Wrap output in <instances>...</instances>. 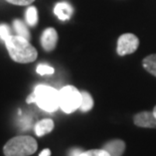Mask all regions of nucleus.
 Listing matches in <instances>:
<instances>
[{
	"label": "nucleus",
	"instance_id": "obj_6",
	"mask_svg": "<svg viewBox=\"0 0 156 156\" xmlns=\"http://www.w3.org/2000/svg\"><path fill=\"white\" fill-rule=\"evenodd\" d=\"M133 120L134 124L138 127L156 129V117L153 112H140L134 116Z\"/></svg>",
	"mask_w": 156,
	"mask_h": 156
},
{
	"label": "nucleus",
	"instance_id": "obj_9",
	"mask_svg": "<svg viewBox=\"0 0 156 156\" xmlns=\"http://www.w3.org/2000/svg\"><path fill=\"white\" fill-rule=\"evenodd\" d=\"M54 12L58 19L65 21L71 18L74 10H73L72 6L68 2H59L55 6Z\"/></svg>",
	"mask_w": 156,
	"mask_h": 156
},
{
	"label": "nucleus",
	"instance_id": "obj_20",
	"mask_svg": "<svg viewBox=\"0 0 156 156\" xmlns=\"http://www.w3.org/2000/svg\"><path fill=\"white\" fill-rule=\"evenodd\" d=\"M39 156H51V150L49 149H44V150H42L41 152V154H39Z\"/></svg>",
	"mask_w": 156,
	"mask_h": 156
},
{
	"label": "nucleus",
	"instance_id": "obj_21",
	"mask_svg": "<svg viewBox=\"0 0 156 156\" xmlns=\"http://www.w3.org/2000/svg\"><path fill=\"white\" fill-rule=\"evenodd\" d=\"M153 113H154V115H155V117H156V106H155L154 109H153Z\"/></svg>",
	"mask_w": 156,
	"mask_h": 156
},
{
	"label": "nucleus",
	"instance_id": "obj_1",
	"mask_svg": "<svg viewBox=\"0 0 156 156\" xmlns=\"http://www.w3.org/2000/svg\"><path fill=\"white\" fill-rule=\"evenodd\" d=\"M10 58L19 64H29L37 58V51L28 39L19 35H10L4 41Z\"/></svg>",
	"mask_w": 156,
	"mask_h": 156
},
{
	"label": "nucleus",
	"instance_id": "obj_17",
	"mask_svg": "<svg viewBox=\"0 0 156 156\" xmlns=\"http://www.w3.org/2000/svg\"><path fill=\"white\" fill-rule=\"evenodd\" d=\"M10 35L11 34H10V28H9V26L6 24H0V38L4 41L5 39L9 37Z\"/></svg>",
	"mask_w": 156,
	"mask_h": 156
},
{
	"label": "nucleus",
	"instance_id": "obj_16",
	"mask_svg": "<svg viewBox=\"0 0 156 156\" xmlns=\"http://www.w3.org/2000/svg\"><path fill=\"white\" fill-rule=\"evenodd\" d=\"M36 72L37 74L44 76V75H52L55 73L54 68L49 67V66L46 65H38L37 68H36Z\"/></svg>",
	"mask_w": 156,
	"mask_h": 156
},
{
	"label": "nucleus",
	"instance_id": "obj_15",
	"mask_svg": "<svg viewBox=\"0 0 156 156\" xmlns=\"http://www.w3.org/2000/svg\"><path fill=\"white\" fill-rule=\"evenodd\" d=\"M80 156H110L104 149H93L86 152H82Z\"/></svg>",
	"mask_w": 156,
	"mask_h": 156
},
{
	"label": "nucleus",
	"instance_id": "obj_3",
	"mask_svg": "<svg viewBox=\"0 0 156 156\" xmlns=\"http://www.w3.org/2000/svg\"><path fill=\"white\" fill-rule=\"evenodd\" d=\"M37 150V142L31 136H15L3 147L5 156H29Z\"/></svg>",
	"mask_w": 156,
	"mask_h": 156
},
{
	"label": "nucleus",
	"instance_id": "obj_4",
	"mask_svg": "<svg viewBox=\"0 0 156 156\" xmlns=\"http://www.w3.org/2000/svg\"><path fill=\"white\" fill-rule=\"evenodd\" d=\"M82 93L74 86H66L59 91V108L67 114L80 109Z\"/></svg>",
	"mask_w": 156,
	"mask_h": 156
},
{
	"label": "nucleus",
	"instance_id": "obj_14",
	"mask_svg": "<svg viewBox=\"0 0 156 156\" xmlns=\"http://www.w3.org/2000/svg\"><path fill=\"white\" fill-rule=\"evenodd\" d=\"M37 10L34 6H30L28 7V9L26 10V21L29 25L34 26L37 23Z\"/></svg>",
	"mask_w": 156,
	"mask_h": 156
},
{
	"label": "nucleus",
	"instance_id": "obj_12",
	"mask_svg": "<svg viewBox=\"0 0 156 156\" xmlns=\"http://www.w3.org/2000/svg\"><path fill=\"white\" fill-rule=\"evenodd\" d=\"M13 27H14V30L16 31L17 35L28 39V41L30 39V34H29L28 28L26 27V25L21 20L15 19V20L13 21Z\"/></svg>",
	"mask_w": 156,
	"mask_h": 156
},
{
	"label": "nucleus",
	"instance_id": "obj_10",
	"mask_svg": "<svg viewBox=\"0 0 156 156\" xmlns=\"http://www.w3.org/2000/svg\"><path fill=\"white\" fill-rule=\"evenodd\" d=\"M54 127L55 124L51 119H44V120H41L36 123L34 126V131L35 134L41 137V136H44L51 132Z\"/></svg>",
	"mask_w": 156,
	"mask_h": 156
},
{
	"label": "nucleus",
	"instance_id": "obj_2",
	"mask_svg": "<svg viewBox=\"0 0 156 156\" xmlns=\"http://www.w3.org/2000/svg\"><path fill=\"white\" fill-rule=\"evenodd\" d=\"M28 104L35 103L46 112H55L59 107V92L45 85H38L26 99Z\"/></svg>",
	"mask_w": 156,
	"mask_h": 156
},
{
	"label": "nucleus",
	"instance_id": "obj_11",
	"mask_svg": "<svg viewBox=\"0 0 156 156\" xmlns=\"http://www.w3.org/2000/svg\"><path fill=\"white\" fill-rule=\"evenodd\" d=\"M142 65L149 74L156 77V55H147L142 62Z\"/></svg>",
	"mask_w": 156,
	"mask_h": 156
},
{
	"label": "nucleus",
	"instance_id": "obj_18",
	"mask_svg": "<svg viewBox=\"0 0 156 156\" xmlns=\"http://www.w3.org/2000/svg\"><path fill=\"white\" fill-rule=\"evenodd\" d=\"M7 2L11 3V4L14 5H20V6H26L31 4L34 0H6Z\"/></svg>",
	"mask_w": 156,
	"mask_h": 156
},
{
	"label": "nucleus",
	"instance_id": "obj_5",
	"mask_svg": "<svg viewBox=\"0 0 156 156\" xmlns=\"http://www.w3.org/2000/svg\"><path fill=\"white\" fill-rule=\"evenodd\" d=\"M139 39L133 34H125L121 35L117 42V52L119 55H127L138 48Z\"/></svg>",
	"mask_w": 156,
	"mask_h": 156
},
{
	"label": "nucleus",
	"instance_id": "obj_8",
	"mask_svg": "<svg viewBox=\"0 0 156 156\" xmlns=\"http://www.w3.org/2000/svg\"><path fill=\"white\" fill-rule=\"evenodd\" d=\"M125 142L120 140V139H115V140L109 141L103 147V149L107 151L110 156H122V154L125 151Z\"/></svg>",
	"mask_w": 156,
	"mask_h": 156
},
{
	"label": "nucleus",
	"instance_id": "obj_7",
	"mask_svg": "<svg viewBox=\"0 0 156 156\" xmlns=\"http://www.w3.org/2000/svg\"><path fill=\"white\" fill-rule=\"evenodd\" d=\"M58 32L55 28L48 27L44 30L41 34V45L45 51H54L58 44Z\"/></svg>",
	"mask_w": 156,
	"mask_h": 156
},
{
	"label": "nucleus",
	"instance_id": "obj_19",
	"mask_svg": "<svg viewBox=\"0 0 156 156\" xmlns=\"http://www.w3.org/2000/svg\"><path fill=\"white\" fill-rule=\"evenodd\" d=\"M82 150L81 149H79V148H75V149H73V150L69 152V156H80V154L82 153Z\"/></svg>",
	"mask_w": 156,
	"mask_h": 156
},
{
	"label": "nucleus",
	"instance_id": "obj_13",
	"mask_svg": "<svg viewBox=\"0 0 156 156\" xmlns=\"http://www.w3.org/2000/svg\"><path fill=\"white\" fill-rule=\"evenodd\" d=\"M82 93V102L80 109L82 112H89L94 106V100H93L92 96L89 94L88 92H81Z\"/></svg>",
	"mask_w": 156,
	"mask_h": 156
}]
</instances>
